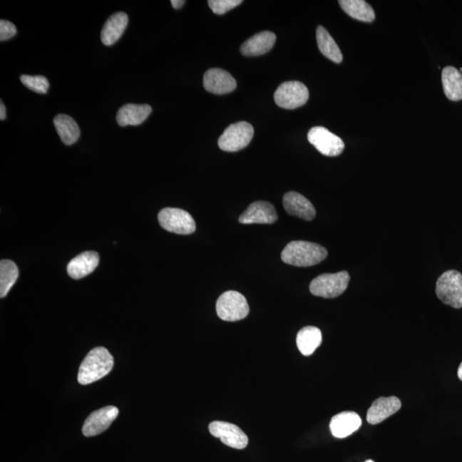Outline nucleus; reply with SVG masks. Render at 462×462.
Returning <instances> with one entry per match:
<instances>
[{
  "label": "nucleus",
  "instance_id": "33",
  "mask_svg": "<svg viewBox=\"0 0 462 462\" xmlns=\"http://www.w3.org/2000/svg\"><path fill=\"white\" fill-rule=\"evenodd\" d=\"M366 462H374V461H372L371 460H368Z\"/></svg>",
  "mask_w": 462,
  "mask_h": 462
},
{
  "label": "nucleus",
  "instance_id": "5",
  "mask_svg": "<svg viewBox=\"0 0 462 462\" xmlns=\"http://www.w3.org/2000/svg\"><path fill=\"white\" fill-rule=\"evenodd\" d=\"M436 294L446 305L461 308L462 274L453 270L443 273L436 282Z\"/></svg>",
  "mask_w": 462,
  "mask_h": 462
},
{
  "label": "nucleus",
  "instance_id": "34",
  "mask_svg": "<svg viewBox=\"0 0 462 462\" xmlns=\"http://www.w3.org/2000/svg\"><path fill=\"white\" fill-rule=\"evenodd\" d=\"M461 71H462V68H460V72H461Z\"/></svg>",
  "mask_w": 462,
  "mask_h": 462
},
{
  "label": "nucleus",
  "instance_id": "7",
  "mask_svg": "<svg viewBox=\"0 0 462 462\" xmlns=\"http://www.w3.org/2000/svg\"><path fill=\"white\" fill-rule=\"evenodd\" d=\"M309 91L301 81H290L282 83L274 93V100L281 108L293 110L306 104Z\"/></svg>",
  "mask_w": 462,
  "mask_h": 462
},
{
  "label": "nucleus",
  "instance_id": "20",
  "mask_svg": "<svg viewBox=\"0 0 462 462\" xmlns=\"http://www.w3.org/2000/svg\"><path fill=\"white\" fill-rule=\"evenodd\" d=\"M152 113L149 105L127 104L118 111L117 122L120 126H137L147 120Z\"/></svg>",
  "mask_w": 462,
  "mask_h": 462
},
{
  "label": "nucleus",
  "instance_id": "30",
  "mask_svg": "<svg viewBox=\"0 0 462 462\" xmlns=\"http://www.w3.org/2000/svg\"><path fill=\"white\" fill-rule=\"evenodd\" d=\"M170 3L171 6H173L175 10H179V9H181L184 6L185 1H184V0H171Z\"/></svg>",
  "mask_w": 462,
  "mask_h": 462
},
{
  "label": "nucleus",
  "instance_id": "26",
  "mask_svg": "<svg viewBox=\"0 0 462 462\" xmlns=\"http://www.w3.org/2000/svg\"><path fill=\"white\" fill-rule=\"evenodd\" d=\"M19 275V268L12 260H1L0 262V297H6L9 291L15 284Z\"/></svg>",
  "mask_w": 462,
  "mask_h": 462
},
{
  "label": "nucleus",
  "instance_id": "32",
  "mask_svg": "<svg viewBox=\"0 0 462 462\" xmlns=\"http://www.w3.org/2000/svg\"><path fill=\"white\" fill-rule=\"evenodd\" d=\"M457 374H458V376H459L460 380L462 381V362H461L459 368H458Z\"/></svg>",
  "mask_w": 462,
  "mask_h": 462
},
{
  "label": "nucleus",
  "instance_id": "23",
  "mask_svg": "<svg viewBox=\"0 0 462 462\" xmlns=\"http://www.w3.org/2000/svg\"><path fill=\"white\" fill-rule=\"evenodd\" d=\"M322 342V333L319 328L306 327L297 334V344L299 352L305 356H309L319 348Z\"/></svg>",
  "mask_w": 462,
  "mask_h": 462
},
{
  "label": "nucleus",
  "instance_id": "21",
  "mask_svg": "<svg viewBox=\"0 0 462 462\" xmlns=\"http://www.w3.org/2000/svg\"><path fill=\"white\" fill-rule=\"evenodd\" d=\"M442 83L445 96L452 101L462 100V74L456 68L447 66L442 72Z\"/></svg>",
  "mask_w": 462,
  "mask_h": 462
},
{
  "label": "nucleus",
  "instance_id": "16",
  "mask_svg": "<svg viewBox=\"0 0 462 462\" xmlns=\"http://www.w3.org/2000/svg\"><path fill=\"white\" fill-rule=\"evenodd\" d=\"M100 263V256L94 251L83 252L68 264L67 272L73 279H81L91 274Z\"/></svg>",
  "mask_w": 462,
  "mask_h": 462
},
{
  "label": "nucleus",
  "instance_id": "3",
  "mask_svg": "<svg viewBox=\"0 0 462 462\" xmlns=\"http://www.w3.org/2000/svg\"><path fill=\"white\" fill-rule=\"evenodd\" d=\"M349 274L345 271L332 274H323L314 278L310 284V292L323 298L339 297L348 288Z\"/></svg>",
  "mask_w": 462,
  "mask_h": 462
},
{
  "label": "nucleus",
  "instance_id": "10",
  "mask_svg": "<svg viewBox=\"0 0 462 462\" xmlns=\"http://www.w3.org/2000/svg\"><path fill=\"white\" fill-rule=\"evenodd\" d=\"M210 433L230 448L243 449L248 443L247 436L241 428L224 421H213L209 425Z\"/></svg>",
  "mask_w": 462,
  "mask_h": 462
},
{
  "label": "nucleus",
  "instance_id": "13",
  "mask_svg": "<svg viewBox=\"0 0 462 462\" xmlns=\"http://www.w3.org/2000/svg\"><path fill=\"white\" fill-rule=\"evenodd\" d=\"M203 85L209 93L226 94L237 88V81L228 71L213 68L205 73Z\"/></svg>",
  "mask_w": 462,
  "mask_h": 462
},
{
  "label": "nucleus",
  "instance_id": "19",
  "mask_svg": "<svg viewBox=\"0 0 462 462\" xmlns=\"http://www.w3.org/2000/svg\"><path fill=\"white\" fill-rule=\"evenodd\" d=\"M128 24L126 13L117 12L109 17L101 31V41L106 46H113L123 36Z\"/></svg>",
  "mask_w": 462,
  "mask_h": 462
},
{
  "label": "nucleus",
  "instance_id": "15",
  "mask_svg": "<svg viewBox=\"0 0 462 462\" xmlns=\"http://www.w3.org/2000/svg\"><path fill=\"white\" fill-rule=\"evenodd\" d=\"M401 402L396 396L380 397L368 409L366 421L371 425H378L399 411Z\"/></svg>",
  "mask_w": 462,
  "mask_h": 462
},
{
  "label": "nucleus",
  "instance_id": "9",
  "mask_svg": "<svg viewBox=\"0 0 462 462\" xmlns=\"http://www.w3.org/2000/svg\"><path fill=\"white\" fill-rule=\"evenodd\" d=\"M307 140L324 156L335 157L344 152V141L327 128L316 126L312 128L307 134Z\"/></svg>",
  "mask_w": 462,
  "mask_h": 462
},
{
  "label": "nucleus",
  "instance_id": "4",
  "mask_svg": "<svg viewBox=\"0 0 462 462\" xmlns=\"http://www.w3.org/2000/svg\"><path fill=\"white\" fill-rule=\"evenodd\" d=\"M216 311L221 319L235 322L246 318L250 314V306L242 294L230 290L217 299Z\"/></svg>",
  "mask_w": 462,
  "mask_h": 462
},
{
  "label": "nucleus",
  "instance_id": "6",
  "mask_svg": "<svg viewBox=\"0 0 462 462\" xmlns=\"http://www.w3.org/2000/svg\"><path fill=\"white\" fill-rule=\"evenodd\" d=\"M254 133V128L247 122L231 124L218 139V147L225 152L240 151L250 145Z\"/></svg>",
  "mask_w": 462,
  "mask_h": 462
},
{
  "label": "nucleus",
  "instance_id": "12",
  "mask_svg": "<svg viewBox=\"0 0 462 462\" xmlns=\"http://www.w3.org/2000/svg\"><path fill=\"white\" fill-rule=\"evenodd\" d=\"M277 220L276 209L267 201H255L239 217V222L244 225H272Z\"/></svg>",
  "mask_w": 462,
  "mask_h": 462
},
{
  "label": "nucleus",
  "instance_id": "2",
  "mask_svg": "<svg viewBox=\"0 0 462 462\" xmlns=\"http://www.w3.org/2000/svg\"><path fill=\"white\" fill-rule=\"evenodd\" d=\"M328 252L319 244L294 241L287 245L281 254L284 263L298 267H308L318 265L327 259Z\"/></svg>",
  "mask_w": 462,
  "mask_h": 462
},
{
  "label": "nucleus",
  "instance_id": "14",
  "mask_svg": "<svg viewBox=\"0 0 462 462\" xmlns=\"http://www.w3.org/2000/svg\"><path fill=\"white\" fill-rule=\"evenodd\" d=\"M282 205L289 215L298 217L302 220L311 221L316 216L314 205L305 196L297 192H289L282 199Z\"/></svg>",
  "mask_w": 462,
  "mask_h": 462
},
{
  "label": "nucleus",
  "instance_id": "29",
  "mask_svg": "<svg viewBox=\"0 0 462 462\" xmlns=\"http://www.w3.org/2000/svg\"><path fill=\"white\" fill-rule=\"evenodd\" d=\"M17 33L16 26L7 20L0 21V41H6L14 37Z\"/></svg>",
  "mask_w": 462,
  "mask_h": 462
},
{
  "label": "nucleus",
  "instance_id": "22",
  "mask_svg": "<svg viewBox=\"0 0 462 462\" xmlns=\"http://www.w3.org/2000/svg\"><path fill=\"white\" fill-rule=\"evenodd\" d=\"M53 124L63 143L71 145L80 138V128L74 119L66 114H58L53 119Z\"/></svg>",
  "mask_w": 462,
  "mask_h": 462
},
{
  "label": "nucleus",
  "instance_id": "25",
  "mask_svg": "<svg viewBox=\"0 0 462 462\" xmlns=\"http://www.w3.org/2000/svg\"><path fill=\"white\" fill-rule=\"evenodd\" d=\"M339 4L342 10L354 19L365 23L375 20L374 8L364 0H340Z\"/></svg>",
  "mask_w": 462,
  "mask_h": 462
},
{
  "label": "nucleus",
  "instance_id": "18",
  "mask_svg": "<svg viewBox=\"0 0 462 462\" xmlns=\"http://www.w3.org/2000/svg\"><path fill=\"white\" fill-rule=\"evenodd\" d=\"M276 34L270 31L256 34L241 46V53L246 57H255L268 53L276 42Z\"/></svg>",
  "mask_w": 462,
  "mask_h": 462
},
{
  "label": "nucleus",
  "instance_id": "17",
  "mask_svg": "<svg viewBox=\"0 0 462 462\" xmlns=\"http://www.w3.org/2000/svg\"><path fill=\"white\" fill-rule=\"evenodd\" d=\"M361 423V419L356 413L342 412L332 417L329 429L336 438H345L356 431Z\"/></svg>",
  "mask_w": 462,
  "mask_h": 462
},
{
  "label": "nucleus",
  "instance_id": "27",
  "mask_svg": "<svg viewBox=\"0 0 462 462\" xmlns=\"http://www.w3.org/2000/svg\"><path fill=\"white\" fill-rule=\"evenodd\" d=\"M20 80L26 88L37 93H46L50 87L48 80L42 76L23 75Z\"/></svg>",
  "mask_w": 462,
  "mask_h": 462
},
{
  "label": "nucleus",
  "instance_id": "24",
  "mask_svg": "<svg viewBox=\"0 0 462 462\" xmlns=\"http://www.w3.org/2000/svg\"><path fill=\"white\" fill-rule=\"evenodd\" d=\"M316 38L319 49L324 57L336 63L342 62V54L339 46L322 26L317 28Z\"/></svg>",
  "mask_w": 462,
  "mask_h": 462
},
{
  "label": "nucleus",
  "instance_id": "1",
  "mask_svg": "<svg viewBox=\"0 0 462 462\" xmlns=\"http://www.w3.org/2000/svg\"><path fill=\"white\" fill-rule=\"evenodd\" d=\"M114 366V359L103 346L93 349L85 357L79 367V384H90L108 375Z\"/></svg>",
  "mask_w": 462,
  "mask_h": 462
},
{
  "label": "nucleus",
  "instance_id": "31",
  "mask_svg": "<svg viewBox=\"0 0 462 462\" xmlns=\"http://www.w3.org/2000/svg\"><path fill=\"white\" fill-rule=\"evenodd\" d=\"M6 118V106H4L3 101L0 102V119L1 121H4Z\"/></svg>",
  "mask_w": 462,
  "mask_h": 462
},
{
  "label": "nucleus",
  "instance_id": "8",
  "mask_svg": "<svg viewBox=\"0 0 462 462\" xmlns=\"http://www.w3.org/2000/svg\"><path fill=\"white\" fill-rule=\"evenodd\" d=\"M158 222L163 229L179 235L194 233L195 222L190 213L183 209L167 207L158 213Z\"/></svg>",
  "mask_w": 462,
  "mask_h": 462
},
{
  "label": "nucleus",
  "instance_id": "28",
  "mask_svg": "<svg viewBox=\"0 0 462 462\" xmlns=\"http://www.w3.org/2000/svg\"><path fill=\"white\" fill-rule=\"evenodd\" d=\"M242 3V0H210L208 6L217 15H224Z\"/></svg>",
  "mask_w": 462,
  "mask_h": 462
},
{
  "label": "nucleus",
  "instance_id": "11",
  "mask_svg": "<svg viewBox=\"0 0 462 462\" xmlns=\"http://www.w3.org/2000/svg\"><path fill=\"white\" fill-rule=\"evenodd\" d=\"M118 414V409L114 406H107L94 411L84 422L83 435L94 436L102 433L103 431L108 429L111 423L117 419Z\"/></svg>",
  "mask_w": 462,
  "mask_h": 462
}]
</instances>
